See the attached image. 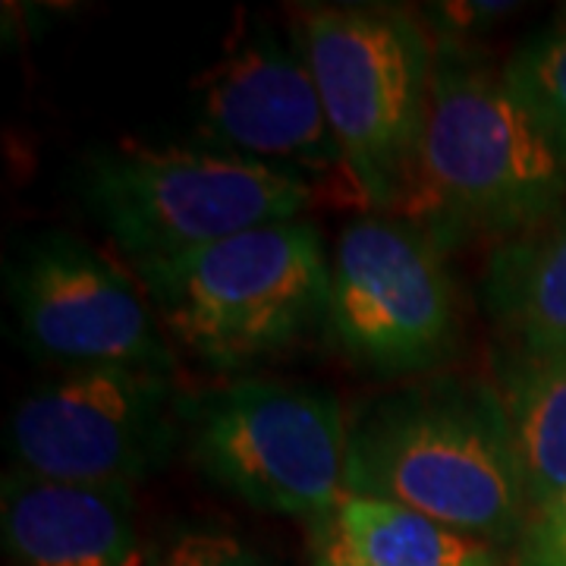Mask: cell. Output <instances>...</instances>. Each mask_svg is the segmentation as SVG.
Returning a JSON list of instances; mask_svg holds the SVG:
<instances>
[{"mask_svg":"<svg viewBox=\"0 0 566 566\" xmlns=\"http://www.w3.org/2000/svg\"><path fill=\"white\" fill-rule=\"evenodd\" d=\"M566 208V161L516 88L463 41L438 39L424 136L397 211L444 252L504 243Z\"/></svg>","mask_w":566,"mask_h":566,"instance_id":"cell-1","label":"cell"},{"mask_svg":"<svg viewBox=\"0 0 566 566\" xmlns=\"http://www.w3.org/2000/svg\"><path fill=\"white\" fill-rule=\"evenodd\" d=\"M346 494L409 506L494 547L516 545L532 516L497 390L460 375L390 390L349 419Z\"/></svg>","mask_w":566,"mask_h":566,"instance_id":"cell-2","label":"cell"},{"mask_svg":"<svg viewBox=\"0 0 566 566\" xmlns=\"http://www.w3.org/2000/svg\"><path fill=\"white\" fill-rule=\"evenodd\" d=\"M136 277L170 346L214 371L252 368L327 327L331 259L305 218L142 264Z\"/></svg>","mask_w":566,"mask_h":566,"instance_id":"cell-3","label":"cell"},{"mask_svg":"<svg viewBox=\"0 0 566 566\" xmlns=\"http://www.w3.org/2000/svg\"><path fill=\"white\" fill-rule=\"evenodd\" d=\"M82 202L142 268L264 223L300 221L318 196L293 174L205 139H126L85 158Z\"/></svg>","mask_w":566,"mask_h":566,"instance_id":"cell-4","label":"cell"},{"mask_svg":"<svg viewBox=\"0 0 566 566\" xmlns=\"http://www.w3.org/2000/svg\"><path fill=\"white\" fill-rule=\"evenodd\" d=\"M296 44L368 214H394L424 136L434 44L390 7H305Z\"/></svg>","mask_w":566,"mask_h":566,"instance_id":"cell-5","label":"cell"},{"mask_svg":"<svg viewBox=\"0 0 566 566\" xmlns=\"http://www.w3.org/2000/svg\"><path fill=\"white\" fill-rule=\"evenodd\" d=\"M182 431L205 475L255 510L318 523L346 494L349 419L318 387L237 378L182 397Z\"/></svg>","mask_w":566,"mask_h":566,"instance_id":"cell-6","label":"cell"},{"mask_svg":"<svg viewBox=\"0 0 566 566\" xmlns=\"http://www.w3.org/2000/svg\"><path fill=\"white\" fill-rule=\"evenodd\" d=\"M174 375L129 365L61 368L10 412L13 469L66 485L133 488L158 472L180 441Z\"/></svg>","mask_w":566,"mask_h":566,"instance_id":"cell-7","label":"cell"},{"mask_svg":"<svg viewBox=\"0 0 566 566\" xmlns=\"http://www.w3.org/2000/svg\"><path fill=\"white\" fill-rule=\"evenodd\" d=\"M327 331L378 378L428 375L460 340L447 252L400 214L346 223L331 255Z\"/></svg>","mask_w":566,"mask_h":566,"instance_id":"cell-8","label":"cell"},{"mask_svg":"<svg viewBox=\"0 0 566 566\" xmlns=\"http://www.w3.org/2000/svg\"><path fill=\"white\" fill-rule=\"evenodd\" d=\"M20 344L63 368L129 365L177 371V349L164 337L139 277L95 245L63 230L22 240L3 268Z\"/></svg>","mask_w":566,"mask_h":566,"instance_id":"cell-9","label":"cell"},{"mask_svg":"<svg viewBox=\"0 0 566 566\" xmlns=\"http://www.w3.org/2000/svg\"><path fill=\"white\" fill-rule=\"evenodd\" d=\"M196 98L205 142L293 174L315 196L365 208L300 44H286L268 22L237 20L221 57L196 82Z\"/></svg>","mask_w":566,"mask_h":566,"instance_id":"cell-10","label":"cell"},{"mask_svg":"<svg viewBox=\"0 0 566 566\" xmlns=\"http://www.w3.org/2000/svg\"><path fill=\"white\" fill-rule=\"evenodd\" d=\"M0 532L10 566H155L136 528L133 488L66 485L7 469Z\"/></svg>","mask_w":566,"mask_h":566,"instance_id":"cell-11","label":"cell"},{"mask_svg":"<svg viewBox=\"0 0 566 566\" xmlns=\"http://www.w3.org/2000/svg\"><path fill=\"white\" fill-rule=\"evenodd\" d=\"M312 566H506L501 547L359 494H344L312 523Z\"/></svg>","mask_w":566,"mask_h":566,"instance_id":"cell-12","label":"cell"},{"mask_svg":"<svg viewBox=\"0 0 566 566\" xmlns=\"http://www.w3.org/2000/svg\"><path fill=\"white\" fill-rule=\"evenodd\" d=\"M479 303L506 349H566V208L491 249Z\"/></svg>","mask_w":566,"mask_h":566,"instance_id":"cell-13","label":"cell"},{"mask_svg":"<svg viewBox=\"0 0 566 566\" xmlns=\"http://www.w3.org/2000/svg\"><path fill=\"white\" fill-rule=\"evenodd\" d=\"M494 390L535 513L566 488V349H504L494 363Z\"/></svg>","mask_w":566,"mask_h":566,"instance_id":"cell-14","label":"cell"},{"mask_svg":"<svg viewBox=\"0 0 566 566\" xmlns=\"http://www.w3.org/2000/svg\"><path fill=\"white\" fill-rule=\"evenodd\" d=\"M504 76L532 114L545 123L566 161V22L532 35L510 57Z\"/></svg>","mask_w":566,"mask_h":566,"instance_id":"cell-15","label":"cell"},{"mask_svg":"<svg viewBox=\"0 0 566 566\" xmlns=\"http://www.w3.org/2000/svg\"><path fill=\"white\" fill-rule=\"evenodd\" d=\"M155 566H274L233 532L211 526L177 528L155 554Z\"/></svg>","mask_w":566,"mask_h":566,"instance_id":"cell-16","label":"cell"},{"mask_svg":"<svg viewBox=\"0 0 566 566\" xmlns=\"http://www.w3.org/2000/svg\"><path fill=\"white\" fill-rule=\"evenodd\" d=\"M506 566H566V488L528 516Z\"/></svg>","mask_w":566,"mask_h":566,"instance_id":"cell-17","label":"cell"},{"mask_svg":"<svg viewBox=\"0 0 566 566\" xmlns=\"http://www.w3.org/2000/svg\"><path fill=\"white\" fill-rule=\"evenodd\" d=\"M513 10V3H441L434 7V20L444 22V39H463L469 29H475L479 22H491L497 17H506Z\"/></svg>","mask_w":566,"mask_h":566,"instance_id":"cell-18","label":"cell"},{"mask_svg":"<svg viewBox=\"0 0 566 566\" xmlns=\"http://www.w3.org/2000/svg\"><path fill=\"white\" fill-rule=\"evenodd\" d=\"M564 22H566V17H564Z\"/></svg>","mask_w":566,"mask_h":566,"instance_id":"cell-19","label":"cell"}]
</instances>
